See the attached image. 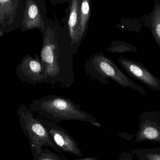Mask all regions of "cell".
Masks as SVG:
<instances>
[{
    "label": "cell",
    "instance_id": "obj_1",
    "mask_svg": "<svg viewBox=\"0 0 160 160\" xmlns=\"http://www.w3.org/2000/svg\"><path fill=\"white\" fill-rule=\"evenodd\" d=\"M62 26L58 20L46 16L43 44L40 53L44 82L53 87H71L75 83L73 66L74 52L66 18Z\"/></svg>",
    "mask_w": 160,
    "mask_h": 160
},
{
    "label": "cell",
    "instance_id": "obj_2",
    "mask_svg": "<svg viewBox=\"0 0 160 160\" xmlns=\"http://www.w3.org/2000/svg\"><path fill=\"white\" fill-rule=\"evenodd\" d=\"M40 117L55 123L62 121H82L92 124L96 118L81 110L69 99L56 95L47 96L35 101L30 106Z\"/></svg>",
    "mask_w": 160,
    "mask_h": 160
},
{
    "label": "cell",
    "instance_id": "obj_3",
    "mask_svg": "<svg viewBox=\"0 0 160 160\" xmlns=\"http://www.w3.org/2000/svg\"><path fill=\"white\" fill-rule=\"evenodd\" d=\"M84 68L91 79L100 83L108 84L111 79L122 87L134 89L144 95L146 94L143 87L132 81L102 52H97L87 59Z\"/></svg>",
    "mask_w": 160,
    "mask_h": 160
},
{
    "label": "cell",
    "instance_id": "obj_4",
    "mask_svg": "<svg viewBox=\"0 0 160 160\" xmlns=\"http://www.w3.org/2000/svg\"><path fill=\"white\" fill-rule=\"evenodd\" d=\"M21 127L27 137L32 155L39 154L43 147H50L55 152L63 155L55 145L39 118L35 117L30 110L21 107L18 111Z\"/></svg>",
    "mask_w": 160,
    "mask_h": 160
},
{
    "label": "cell",
    "instance_id": "obj_5",
    "mask_svg": "<svg viewBox=\"0 0 160 160\" xmlns=\"http://www.w3.org/2000/svg\"><path fill=\"white\" fill-rule=\"evenodd\" d=\"M138 127L135 133V142L160 143V112L154 111L142 113L139 116Z\"/></svg>",
    "mask_w": 160,
    "mask_h": 160
},
{
    "label": "cell",
    "instance_id": "obj_6",
    "mask_svg": "<svg viewBox=\"0 0 160 160\" xmlns=\"http://www.w3.org/2000/svg\"><path fill=\"white\" fill-rule=\"evenodd\" d=\"M45 126L54 143L62 152L70 153L78 157H82L83 153L78 147L77 141L63 127L57 123L38 118Z\"/></svg>",
    "mask_w": 160,
    "mask_h": 160
},
{
    "label": "cell",
    "instance_id": "obj_7",
    "mask_svg": "<svg viewBox=\"0 0 160 160\" xmlns=\"http://www.w3.org/2000/svg\"><path fill=\"white\" fill-rule=\"evenodd\" d=\"M122 68L132 78L145 85L151 90L160 92V80L155 77L141 62L123 57L118 59Z\"/></svg>",
    "mask_w": 160,
    "mask_h": 160
},
{
    "label": "cell",
    "instance_id": "obj_8",
    "mask_svg": "<svg viewBox=\"0 0 160 160\" xmlns=\"http://www.w3.org/2000/svg\"><path fill=\"white\" fill-rule=\"evenodd\" d=\"M81 3V0L69 1L68 8L66 10V18L74 55L78 53L82 43L80 39L79 23Z\"/></svg>",
    "mask_w": 160,
    "mask_h": 160
},
{
    "label": "cell",
    "instance_id": "obj_9",
    "mask_svg": "<svg viewBox=\"0 0 160 160\" xmlns=\"http://www.w3.org/2000/svg\"><path fill=\"white\" fill-rule=\"evenodd\" d=\"M144 26L149 28L160 49V2L155 0L152 12L144 15L142 19Z\"/></svg>",
    "mask_w": 160,
    "mask_h": 160
},
{
    "label": "cell",
    "instance_id": "obj_10",
    "mask_svg": "<svg viewBox=\"0 0 160 160\" xmlns=\"http://www.w3.org/2000/svg\"><path fill=\"white\" fill-rule=\"evenodd\" d=\"M91 1L81 0L79 11L80 39L82 43L85 38L88 29L90 14Z\"/></svg>",
    "mask_w": 160,
    "mask_h": 160
},
{
    "label": "cell",
    "instance_id": "obj_11",
    "mask_svg": "<svg viewBox=\"0 0 160 160\" xmlns=\"http://www.w3.org/2000/svg\"><path fill=\"white\" fill-rule=\"evenodd\" d=\"M131 153L139 160H160V147L133 149Z\"/></svg>",
    "mask_w": 160,
    "mask_h": 160
},
{
    "label": "cell",
    "instance_id": "obj_12",
    "mask_svg": "<svg viewBox=\"0 0 160 160\" xmlns=\"http://www.w3.org/2000/svg\"><path fill=\"white\" fill-rule=\"evenodd\" d=\"M107 50L112 53H122L128 52H137V49L132 45L124 42V41H118L115 40L113 41L111 44V47L107 49Z\"/></svg>",
    "mask_w": 160,
    "mask_h": 160
},
{
    "label": "cell",
    "instance_id": "obj_13",
    "mask_svg": "<svg viewBox=\"0 0 160 160\" xmlns=\"http://www.w3.org/2000/svg\"><path fill=\"white\" fill-rule=\"evenodd\" d=\"M33 160H68L64 155H60L51 151L48 147H43L38 154L33 155Z\"/></svg>",
    "mask_w": 160,
    "mask_h": 160
},
{
    "label": "cell",
    "instance_id": "obj_14",
    "mask_svg": "<svg viewBox=\"0 0 160 160\" xmlns=\"http://www.w3.org/2000/svg\"><path fill=\"white\" fill-rule=\"evenodd\" d=\"M118 160H134L132 155L128 152H123L120 154Z\"/></svg>",
    "mask_w": 160,
    "mask_h": 160
},
{
    "label": "cell",
    "instance_id": "obj_15",
    "mask_svg": "<svg viewBox=\"0 0 160 160\" xmlns=\"http://www.w3.org/2000/svg\"><path fill=\"white\" fill-rule=\"evenodd\" d=\"M72 160H99L96 157H88L83 158L77 159Z\"/></svg>",
    "mask_w": 160,
    "mask_h": 160
}]
</instances>
